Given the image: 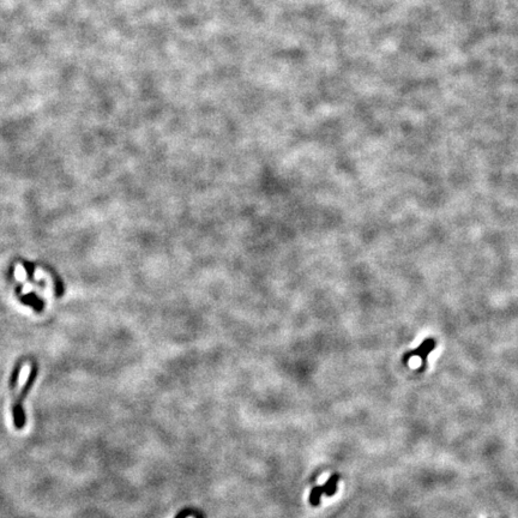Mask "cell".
I'll use <instances>...</instances> for the list:
<instances>
[{
	"instance_id": "1",
	"label": "cell",
	"mask_w": 518,
	"mask_h": 518,
	"mask_svg": "<svg viewBox=\"0 0 518 518\" xmlns=\"http://www.w3.org/2000/svg\"><path fill=\"white\" fill-rule=\"evenodd\" d=\"M36 377H37V366H36V364H34L32 366V370H30L28 379H27L24 386L22 387V390H20L18 397L16 398L15 403H13V407H12L13 425H15V427L17 429H22L25 425V414H24V409H23V401H24L27 395L29 394L30 388L33 387V384H34V381H35Z\"/></svg>"
},
{
	"instance_id": "2",
	"label": "cell",
	"mask_w": 518,
	"mask_h": 518,
	"mask_svg": "<svg viewBox=\"0 0 518 518\" xmlns=\"http://www.w3.org/2000/svg\"><path fill=\"white\" fill-rule=\"evenodd\" d=\"M434 348H435V342H434V341L431 340V339L426 340L425 342L422 343L418 349H415V350H413V352L408 353L407 355L404 356V361H407L409 359V357H411V356H420L421 360H422V362H424V365H426V359H427V355Z\"/></svg>"
},
{
	"instance_id": "3",
	"label": "cell",
	"mask_w": 518,
	"mask_h": 518,
	"mask_svg": "<svg viewBox=\"0 0 518 518\" xmlns=\"http://www.w3.org/2000/svg\"><path fill=\"white\" fill-rule=\"evenodd\" d=\"M340 476L335 474V475L330 476V479L326 481V483L323 487V493H325L328 497H332L333 494L337 492V486H339Z\"/></svg>"
},
{
	"instance_id": "4",
	"label": "cell",
	"mask_w": 518,
	"mask_h": 518,
	"mask_svg": "<svg viewBox=\"0 0 518 518\" xmlns=\"http://www.w3.org/2000/svg\"><path fill=\"white\" fill-rule=\"evenodd\" d=\"M22 302L23 304L25 305H33L34 307H35V309L37 312H41L42 311V307H43V304L41 300H39V298H36L35 294H30V295H24L23 296L22 299Z\"/></svg>"
},
{
	"instance_id": "5",
	"label": "cell",
	"mask_w": 518,
	"mask_h": 518,
	"mask_svg": "<svg viewBox=\"0 0 518 518\" xmlns=\"http://www.w3.org/2000/svg\"><path fill=\"white\" fill-rule=\"evenodd\" d=\"M323 494V487L322 486H317V487H313L311 493H309V504H311L312 506H318L320 504V497H322Z\"/></svg>"
},
{
	"instance_id": "6",
	"label": "cell",
	"mask_w": 518,
	"mask_h": 518,
	"mask_svg": "<svg viewBox=\"0 0 518 518\" xmlns=\"http://www.w3.org/2000/svg\"><path fill=\"white\" fill-rule=\"evenodd\" d=\"M20 369H22V362H18L16 365L15 370H13L12 372V376L11 378H10V386H11V388L13 390L16 386L17 384V380H18V377H19V372H20Z\"/></svg>"
},
{
	"instance_id": "7",
	"label": "cell",
	"mask_w": 518,
	"mask_h": 518,
	"mask_svg": "<svg viewBox=\"0 0 518 518\" xmlns=\"http://www.w3.org/2000/svg\"><path fill=\"white\" fill-rule=\"evenodd\" d=\"M190 514H192V511L191 510H184L182 511V512H179L178 514H176L175 518H187L190 516Z\"/></svg>"
},
{
	"instance_id": "8",
	"label": "cell",
	"mask_w": 518,
	"mask_h": 518,
	"mask_svg": "<svg viewBox=\"0 0 518 518\" xmlns=\"http://www.w3.org/2000/svg\"><path fill=\"white\" fill-rule=\"evenodd\" d=\"M24 267L27 269V271H28V275L30 276V278L33 277V272H34V265L32 263H24Z\"/></svg>"
}]
</instances>
